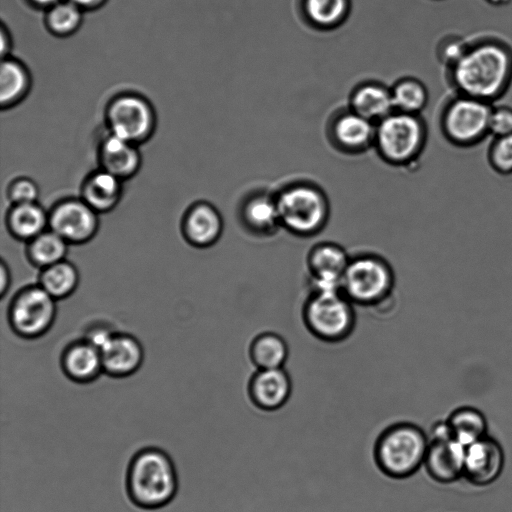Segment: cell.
<instances>
[{
	"instance_id": "obj_1",
	"label": "cell",
	"mask_w": 512,
	"mask_h": 512,
	"mask_svg": "<svg viewBox=\"0 0 512 512\" xmlns=\"http://www.w3.org/2000/svg\"><path fill=\"white\" fill-rule=\"evenodd\" d=\"M458 88L466 95L489 100L503 91L511 75L510 53L496 43H483L465 50L453 64Z\"/></svg>"
},
{
	"instance_id": "obj_2",
	"label": "cell",
	"mask_w": 512,
	"mask_h": 512,
	"mask_svg": "<svg viewBox=\"0 0 512 512\" xmlns=\"http://www.w3.org/2000/svg\"><path fill=\"white\" fill-rule=\"evenodd\" d=\"M127 489L140 507L153 509L167 504L177 491V474L168 454L155 447L140 450L129 465Z\"/></svg>"
},
{
	"instance_id": "obj_3",
	"label": "cell",
	"mask_w": 512,
	"mask_h": 512,
	"mask_svg": "<svg viewBox=\"0 0 512 512\" xmlns=\"http://www.w3.org/2000/svg\"><path fill=\"white\" fill-rule=\"evenodd\" d=\"M430 441L417 425L400 422L387 427L374 447L375 462L390 478L404 479L424 465Z\"/></svg>"
},
{
	"instance_id": "obj_4",
	"label": "cell",
	"mask_w": 512,
	"mask_h": 512,
	"mask_svg": "<svg viewBox=\"0 0 512 512\" xmlns=\"http://www.w3.org/2000/svg\"><path fill=\"white\" fill-rule=\"evenodd\" d=\"M394 287L389 261L377 253L360 252L350 255L339 289L355 306L376 307L391 298Z\"/></svg>"
},
{
	"instance_id": "obj_5",
	"label": "cell",
	"mask_w": 512,
	"mask_h": 512,
	"mask_svg": "<svg viewBox=\"0 0 512 512\" xmlns=\"http://www.w3.org/2000/svg\"><path fill=\"white\" fill-rule=\"evenodd\" d=\"M302 320L318 340L339 343L348 339L355 329V305L340 289L310 290L302 306Z\"/></svg>"
},
{
	"instance_id": "obj_6",
	"label": "cell",
	"mask_w": 512,
	"mask_h": 512,
	"mask_svg": "<svg viewBox=\"0 0 512 512\" xmlns=\"http://www.w3.org/2000/svg\"><path fill=\"white\" fill-rule=\"evenodd\" d=\"M275 197L281 228L291 235L310 238L325 229L330 209L320 189L298 184L282 190Z\"/></svg>"
},
{
	"instance_id": "obj_7",
	"label": "cell",
	"mask_w": 512,
	"mask_h": 512,
	"mask_svg": "<svg viewBox=\"0 0 512 512\" xmlns=\"http://www.w3.org/2000/svg\"><path fill=\"white\" fill-rule=\"evenodd\" d=\"M492 108L487 101L464 96L451 102L444 116L448 137L460 144L473 143L489 132Z\"/></svg>"
},
{
	"instance_id": "obj_8",
	"label": "cell",
	"mask_w": 512,
	"mask_h": 512,
	"mask_svg": "<svg viewBox=\"0 0 512 512\" xmlns=\"http://www.w3.org/2000/svg\"><path fill=\"white\" fill-rule=\"evenodd\" d=\"M55 314V298L39 286L18 295L12 305L10 319L17 333L36 337L48 330Z\"/></svg>"
},
{
	"instance_id": "obj_9",
	"label": "cell",
	"mask_w": 512,
	"mask_h": 512,
	"mask_svg": "<svg viewBox=\"0 0 512 512\" xmlns=\"http://www.w3.org/2000/svg\"><path fill=\"white\" fill-rule=\"evenodd\" d=\"M423 137L419 120L410 113L388 115L377 130L378 144L383 154L393 161H404L413 156Z\"/></svg>"
},
{
	"instance_id": "obj_10",
	"label": "cell",
	"mask_w": 512,
	"mask_h": 512,
	"mask_svg": "<svg viewBox=\"0 0 512 512\" xmlns=\"http://www.w3.org/2000/svg\"><path fill=\"white\" fill-rule=\"evenodd\" d=\"M350 255L333 241L315 243L306 256L310 290L339 289Z\"/></svg>"
},
{
	"instance_id": "obj_11",
	"label": "cell",
	"mask_w": 512,
	"mask_h": 512,
	"mask_svg": "<svg viewBox=\"0 0 512 512\" xmlns=\"http://www.w3.org/2000/svg\"><path fill=\"white\" fill-rule=\"evenodd\" d=\"M108 119L112 134L132 143L143 140L154 124L152 108L136 96L116 99L109 108Z\"/></svg>"
},
{
	"instance_id": "obj_12",
	"label": "cell",
	"mask_w": 512,
	"mask_h": 512,
	"mask_svg": "<svg viewBox=\"0 0 512 512\" xmlns=\"http://www.w3.org/2000/svg\"><path fill=\"white\" fill-rule=\"evenodd\" d=\"M49 226L68 243H83L98 229L97 211L85 201H66L52 211Z\"/></svg>"
},
{
	"instance_id": "obj_13",
	"label": "cell",
	"mask_w": 512,
	"mask_h": 512,
	"mask_svg": "<svg viewBox=\"0 0 512 512\" xmlns=\"http://www.w3.org/2000/svg\"><path fill=\"white\" fill-rule=\"evenodd\" d=\"M504 463L501 445L486 435L466 447L464 476L476 486H488L499 478Z\"/></svg>"
},
{
	"instance_id": "obj_14",
	"label": "cell",
	"mask_w": 512,
	"mask_h": 512,
	"mask_svg": "<svg viewBox=\"0 0 512 512\" xmlns=\"http://www.w3.org/2000/svg\"><path fill=\"white\" fill-rule=\"evenodd\" d=\"M466 447L450 435L434 437L429 443L424 467L429 476L443 484L464 476Z\"/></svg>"
},
{
	"instance_id": "obj_15",
	"label": "cell",
	"mask_w": 512,
	"mask_h": 512,
	"mask_svg": "<svg viewBox=\"0 0 512 512\" xmlns=\"http://www.w3.org/2000/svg\"><path fill=\"white\" fill-rule=\"evenodd\" d=\"M247 391L251 402L264 411L282 408L292 392V380L283 368L257 369L248 381Z\"/></svg>"
},
{
	"instance_id": "obj_16",
	"label": "cell",
	"mask_w": 512,
	"mask_h": 512,
	"mask_svg": "<svg viewBox=\"0 0 512 512\" xmlns=\"http://www.w3.org/2000/svg\"><path fill=\"white\" fill-rule=\"evenodd\" d=\"M242 228L255 238H270L281 228L275 196L258 193L249 196L239 211Z\"/></svg>"
},
{
	"instance_id": "obj_17",
	"label": "cell",
	"mask_w": 512,
	"mask_h": 512,
	"mask_svg": "<svg viewBox=\"0 0 512 512\" xmlns=\"http://www.w3.org/2000/svg\"><path fill=\"white\" fill-rule=\"evenodd\" d=\"M103 369L113 377H127L142 363L143 350L131 336L112 335L100 349Z\"/></svg>"
},
{
	"instance_id": "obj_18",
	"label": "cell",
	"mask_w": 512,
	"mask_h": 512,
	"mask_svg": "<svg viewBox=\"0 0 512 512\" xmlns=\"http://www.w3.org/2000/svg\"><path fill=\"white\" fill-rule=\"evenodd\" d=\"M223 219L210 204L195 205L184 221L186 238L195 246L209 247L215 244L223 232Z\"/></svg>"
},
{
	"instance_id": "obj_19",
	"label": "cell",
	"mask_w": 512,
	"mask_h": 512,
	"mask_svg": "<svg viewBox=\"0 0 512 512\" xmlns=\"http://www.w3.org/2000/svg\"><path fill=\"white\" fill-rule=\"evenodd\" d=\"M248 353L257 369L283 368L289 357V347L280 334L264 331L251 340Z\"/></svg>"
},
{
	"instance_id": "obj_20",
	"label": "cell",
	"mask_w": 512,
	"mask_h": 512,
	"mask_svg": "<svg viewBox=\"0 0 512 512\" xmlns=\"http://www.w3.org/2000/svg\"><path fill=\"white\" fill-rule=\"evenodd\" d=\"M134 143L111 135L102 147V162L105 171L123 178L133 174L139 166V154Z\"/></svg>"
},
{
	"instance_id": "obj_21",
	"label": "cell",
	"mask_w": 512,
	"mask_h": 512,
	"mask_svg": "<svg viewBox=\"0 0 512 512\" xmlns=\"http://www.w3.org/2000/svg\"><path fill=\"white\" fill-rule=\"evenodd\" d=\"M63 364L67 375L82 383L94 380L103 369L100 351L88 341L67 350Z\"/></svg>"
},
{
	"instance_id": "obj_22",
	"label": "cell",
	"mask_w": 512,
	"mask_h": 512,
	"mask_svg": "<svg viewBox=\"0 0 512 512\" xmlns=\"http://www.w3.org/2000/svg\"><path fill=\"white\" fill-rule=\"evenodd\" d=\"M446 423L451 437L465 447L487 435V420L474 407L463 406L455 409Z\"/></svg>"
},
{
	"instance_id": "obj_23",
	"label": "cell",
	"mask_w": 512,
	"mask_h": 512,
	"mask_svg": "<svg viewBox=\"0 0 512 512\" xmlns=\"http://www.w3.org/2000/svg\"><path fill=\"white\" fill-rule=\"evenodd\" d=\"M120 178L103 171L93 175L84 187V199L97 212L112 209L120 199Z\"/></svg>"
},
{
	"instance_id": "obj_24",
	"label": "cell",
	"mask_w": 512,
	"mask_h": 512,
	"mask_svg": "<svg viewBox=\"0 0 512 512\" xmlns=\"http://www.w3.org/2000/svg\"><path fill=\"white\" fill-rule=\"evenodd\" d=\"M354 112L367 119H384L394 108L392 93L385 88L368 84L360 87L353 95Z\"/></svg>"
},
{
	"instance_id": "obj_25",
	"label": "cell",
	"mask_w": 512,
	"mask_h": 512,
	"mask_svg": "<svg viewBox=\"0 0 512 512\" xmlns=\"http://www.w3.org/2000/svg\"><path fill=\"white\" fill-rule=\"evenodd\" d=\"M8 221L14 236L32 240L44 232L46 225L49 224V217L39 205L33 202L15 204Z\"/></svg>"
},
{
	"instance_id": "obj_26",
	"label": "cell",
	"mask_w": 512,
	"mask_h": 512,
	"mask_svg": "<svg viewBox=\"0 0 512 512\" xmlns=\"http://www.w3.org/2000/svg\"><path fill=\"white\" fill-rule=\"evenodd\" d=\"M76 268L66 262L60 261L45 268L41 275V287L55 299L70 295L78 284Z\"/></svg>"
},
{
	"instance_id": "obj_27",
	"label": "cell",
	"mask_w": 512,
	"mask_h": 512,
	"mask_svg": "<svg viewBox=\"0 0 512 512\" xmlns=\"http://www.w3.org/2000/svg\"><path fill=\"white\" fill-rule=\"evenodd\" d=\"M68 242L53 230L44 231L29 246L31 260L41 267H48L64 260Z\"/></svg>"
},
{
	"instance_id": "obj_28",
	"label": "cell",
	"mask_w": 512,
	"mask_h": 512,
	"mask_svg": "<svg viewBox=\"0 0 512 512\" xmlns=\"http://www.w3.org/2000/svg\"><path fill=\"white\" fill-rule=\"evenodd\" d=\"M373 133L371 121L356 112L342 116L335 126V134L339 142L350 148L366 145Z\"/></svg>"
},
{
	"instance_id": "obj_29",
	"label": "cell",
	"mask_w": 512,
	"mask_h": 512,
	"mask_svg": "<svg viewBox=\"0 0 512 512\" xmlns=\"http://www.w3.org/2000/svg\"><path fill=\"white\" fill-rule=\"evenodd\" d=\"M28 86L25 69L13 60H4L0 72V100L2 105L19 99Z\"/></svg>"
},
{
	"instance_id": "obj_30",
	"label": "cell",
	"mask_w": 512,
	"mask_h": 512,
	"mask_svg": "<svg viewBox=\"0 0 512 512\" xmlns=\"http://www.w3.org/2000/svg\"><path fill=\"white\" fill-rule=\"evenodd\" d=\"M392 93L394 107L404 113L413 114L425 106L427 91L420 82L407 79L398 83Z\"/></svg>"
},
{
	"instance_id": "obj_31",
	"label": "cell",
	"mask_w": 512,
	"mask_h": 512,
	"mask_svg": "<svg viewBox=\"0 0 512 512\" xmlns=\"http://www.w3.org/2000/svg\"><path fill=\"white\" fill-rule=\"evenodd\" d=\"M347 9V0H306V10L313 22L329 26L341 20Z\"/></svg>"
},
{
	"instance_id": "obj_32",
	"label": "cell",
	"mask_w": 512,
	"mask_h": 512,
	"mask_svg": "<svg viewBox=\"0 0 512 512\" xmlns=\"http://www.w3.org/2000/svg\"><path fill=\"white\" fill-rule=\"evenodd\" d=\"M81 14L76 4L64 3L55 6L48 16L50 28L59 34L72 32L80 23Z\"/></svg>"
},
{
	"instance_id": "obj_33",
	"label": "cell",
	"mask_w": 512,
	"mask_h": 512,
	"mask_svg": "<svg viewBox=\"0 0 512 512\" xmlns=\"http://www.w3.org/2000/svg\"><path fill=\"white\" fill-rule=\"evenodd\" d=\"M490 156L498 171L512 172V134L497 137Z\"/></svg>"
},
{
	"instance_id": "obj_34",
	"label": "cell",
	"mask_w": 512,
	"mask_h": 512,
	"mask_svg": "<svg viewBox=\"0 0 512 512\" xmlns=\"http://www.w3.org/2000/svg\"><path fill=\"white\" fill-rule=\"evenodd\" d=\"M489 132L496 137L512 134V108L502 106L492 109Z\"/></svg>"
},
{
	"instance_id": "obj_35",
	"label": "cell",
	"mask_w": 512,
	"mask_h": 512,
	"mask_svg": "<svg viewBox=\"0 0 512 512\" xmlns=\"http://www.w3.org/2000/svg\"><path fill=\"white\" fill-rule=\"evenodd\" d=\"M10 196L15 204L33 203L37 199L38 189L32 181L22 179L12 186Z\"/></svg>"
},
{
	"instance_id": "obj_36",
	"label": "cell",
	"mask_w": 512,
	"mask_h": 512,
	"mask_svg": "<svg viewBox=\"0 0 512 512\" xmlns=\"http://www.w3.org/2000/svg\"><path fill=\"white\" fill-rule=\"evenodd\" d=\"M9 272L4 262L1 263V286H0V294L4 295L7 288L9 287Z\"/></svg>"
},
{
	"instance_id": "obj_37",
	"label": "cell",
	"mask_w": 512,
	"mask_h": 512,
	"mask_svg": "<svg viewBox=\"0 0 512 512\" xmlns=\"http://www.w3.org/2000/svg\"><path fill=\"white\" fill-rule=\"evenodd\" d=\"M103 0H71L72 3L80 6H94L101 3Z\"/></svg>"
},
{
	"instance_id": "obj_38",
	"label": "cell",
	"mask_w": 512,
	"mask_h": 512,
	"mask_svg": "<svg viewBox=\"0 0 512 512\" xmlns=\"http://www.w3.org/2000/svg\"><path fill=\"white\" fill-rule=\"evenodd\" d=\"M33 1L40 5H50V4L55 3L57 0H33Z\"/></svg>"
}]
</instances>
